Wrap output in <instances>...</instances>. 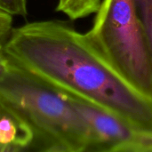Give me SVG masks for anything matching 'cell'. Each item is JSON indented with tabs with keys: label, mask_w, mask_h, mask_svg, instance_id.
I'll use <instances>...</instances> for the list:
<instances>
[{
	"label": "cell",
	"mask_w": 152,
	"mask_h": 152,
	"mask_svg": "<svg viewBox=\"0 0 152 152\" xmlns=\"http://www.w3.org/2000/svg\"><path fill=\"white\" fill-rule=\"evenodd\" d=\"M16 64L61 93L152 129V99L94 46L86 33L56 20L13 28L4 46Z\"/></svg>",
	"instance_id": "1"
},
{
	"label": "cell",
	"mask_w": 152,
	"mask_h": 152,
	"mask_svg": "<svg viewBox=\"0 0 152 152\" xmlns=\"http://www.w3.org/2000/svg\"><path fill=\"white\" fill-rule=\"evenodd\" d=\"M102 0H58L56 11L64 13L70 20L86 18L95 13Z\"/></svg>",
	"instance_id": "6"
},
{
	"label": "cell",
	"mask_w": 152,
	"mask_h": 152,
	"mask_svg": "<svg viewBox=\"0 0 152 152\" xmlns=\"http://www.w3.org/2000/svg\"><path fill=\"white\" fill-rule=\"evenodd\" d=\"M68 96L91 127L94 152H152V129L97 105Z\"/></svg>",
	"instance_id": "4"
},
{
	"label": "cell",
	"mask_w": 152,
	"mask_h": 152,
	"mask_svg": "<svg viewBox=\"0 0 152 152\" xmlns=\"http://www.w3.org/2000/svg\"><path fill=\"white\" fill-rule=\"evenodd\" d=\"M137 21L143 36L152 71V0H134Z\"/></svg>",
	"instance_id": "7"
},
{
	"label": "cell",
	"mask_w": 152,
	"mask_h": 152,
	"mask_svg": "<svg viewBox=\"0 0 152 152\" xmlns=\"http://www.w3.org/2000/svg\"><path fill=\"white\" fill-rule=\"evenodd\" d=\"M94 46L137 90L152 99V71L134 0H102L86 32Z\"/></svg>",
	"instance_id": "3"
},
{
	"label": "cell",
	"mask_w": 152,
	"mask_h": 152,
	"mask_svg": "<svg viewBox=\"0 0 152 152\" xmlns=\"http://www.w3.org/2000/svg\"><path fill=\"white\" fill-rule=\"evenodd\" d=\"M13 28V17L0 11V48L5 45Z\"/></svg>",
	"instance_id": "9"
},
{
	"label": "cell",
	"mask_w": 152,
	"mask_h": 152,
	"mask_svg": "<svg viewBox=\"0 0 152 152\" xmlns=\"http://www.w3.org/2000/svg\"><path fill=\"white\" fill-rule=\"evenodd\" d=\"M10 58L4 51V47L0 48V81L4 77L9 66H10Z\"/></svg>",
	"instance_id": "10"
},
{
	"label": "cell",
	"mask_w": 152,
	"mask_h": 152,
	"mask_svg": "<svg viewBox=\"0 0 152 152\" xmlns=\"http://www.w3.org/2000/svg\"><path fill=\"white\" fill-rule=\"evenodd\" d=\"M35 142L24 116L0 97V152L35 151Z\"/></svg>",
	"instance_id": "5"
},
{
	"label": "cell",
	"mask_w": 152,
	"mask_h": 152,
	"mask_svg": "<svg viewBox=\"0 0 152 152\" xmlns=\"http://www.w3.org/2000/svg\"><path fill=\"white\" fill-rule=\"evenodd\" d=\"M0 11L25 18L28 14V0H0Z\"/></svg>",
	"instance_id": "8"
},
{
	"label": "cell",
	"mask_w": 152,
	"mask_h": 152,
	"mask_svg": "<svg viewBox=\"0 0 152 152\" xmlns=\"http://www.w3.org/2000/svg\"><path fill=\"white\" fill-rule=\"evenodd\" d=\"M0 81V97L19 110L35 134L34 152H94L87 121L70 98L16 64Z\"/></svg>",
	"instance_id": "2"
}]
</instances>
